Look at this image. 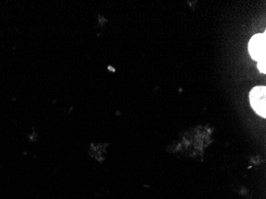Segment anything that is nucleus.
<instances>
[{
    "label": "nucleus",
    "instance_id": "nucleus-1",
    "mask_svg": "<svg viewBox=\"0 0 266 199\" xmlns=\"http://www.w3.org/2000/svg\"><path fill=\"white\" fill-rule=\"evenodd\" d=\"M250 105L257 115L266 117V87L256 86L250 93Z\"/></svg>",
    "mask_w": 266,
    "mask_h": 199
},
{
    "label": "nucleus",
    "instance_id": "nucleus-2",
    "mask_svg": "<svg viewBox=\"0 0 266 199\" xmlns=\"http://www.w3.org/2000/svg\"><path fill=\"white\" fill-rule=\"evenodd\" d=\"M249 53L254 60L259 62L266 58V34H257L253 36L249 42Z\"/></svg>",
    "mask_w": 266,
    "mask_h": 199
},
{
    "label": "nucleus",
    "instance_id": "nucleus-3",
    "mask_svg": "<svg viewBox=\"0 0 266 199\" xmlns=\"http://www.w3.org/2000/svg\"><path fill=\"white\" fill-rule=\"evenodd\" d=\"M257 67L261 73H266V58L261 59L257 63Z\"/></svg>",
    "mask_w": 266,
    "mask_h": 199
}]
</instances>
